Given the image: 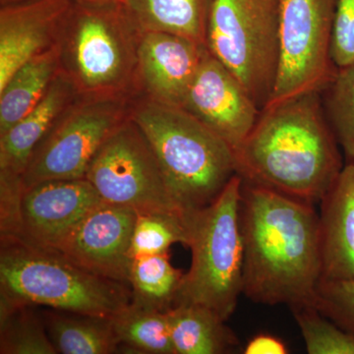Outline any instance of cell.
<instances>
[{
    "label": "cell",
    "instance_id": "d6986e66",
    "mask_svg": "<svg viewBox=\"0 0 354 354\" xmlns=\"http://www.w3.org/2000/svg\"><path fill=\"white\" fill-rule=\"evenodd\" d=\"M122 3L142 32H171L207 46L213 0H124Z\"/></svg>",
    "mask_w": 354,
    "mask_h": 354
},
{
    "label": "cell",
    "instance_id": "9a60e30c",
    "mask_svg": "<svg viewBox=\"0 0 354 354\" xmlns=\"http://www.w3.org/2000/svg\"><path fill=\"white\" fill-rule=\"evenodd\" d=\"M73 0H29L0 7V88L14 72L57 43Z\"/></svg>",
    "mask_w": 354,
    "mask_h": 354
},
{
    "label": "cell",
    "instance_id": "f1b7e54d",
    "mask_svg": "<svg viewBox=\"0 0 354 354\" xmlns=\"http://www.w3.org/2000/svg\"><path fill=\"white\" fill-rule=\"evenodd\" d=\"M25 186L22 174L0 171V232L1 239L19 234L20 209Z\"/></svg>",
    "mask_w": 354,
    "mask_h": 354
},
{
    "label": "cell",
    "instance_id": "7c38bea8",
    "mask_svg": "<svg viewBox=\"0 0 354 354\" xmlns=\"http://www.w3.org/2000/svg\"><path fill=\"white\" fill-rule=\"evenodd\" d=\"M218 135L232 151L257 122L261 109L243 84L209 53H205L183 108Z\"/></svg>",
    "mask_w": 354,
    "mask_h": 354
},
{
    "label": "cell",
    "instance_id": "484cf974",
    "mask_svg": "<svg viewBox=\"0 0 354 354\" xmlns=\"http://www.w3.org/2000/svg\"><path fill=\"white\" fill-rule=\"evenodd\" d=\"M321 95L326 116L346 162H354V64L337 68Z\"/></svg>",
    "mask_w": 354,
    "mask_h": 354
},
{
    "label": "cell",
    "instance_id": "52a82bcc",
    "mask_svg": "<svg viewBox=\"0 0 354 354\" xmlns=\"http://www.w3.org/2000/svg\"><path fill=\"white\" fill-rule=\"evenodd\" d=\"M207 48L262 111L278 75L279 0H213Z\"/></svg>",
    "mask_w": 354,
    "mask_h": 354
},
{
    "label": "cell",
    "instance_id": "ffe728a7",
    "mask_svg": "<svg viewBox=\"0 0 354 354\" xmlns=\"http://www.w3.org/2000/svg\"><path fill=\"white\" fill-rule=\"evenodd\" d=\"M59 71L57 44L19 67L0 88V135L19 122L41 101Z\"/></svg>",
    "mask_w": 354,
    "mask_h": 354
},
{
    "label": "cell",
    "instance_id": "d4e9b609",
    "mask_svg": "<svg viewBox=\"0 0 354 354\" xmlns=\"http://www.w3.org/2000/svg\"><path fill=\"white\" fill-rule=\"evenodd\" d=\"M188 228L181 212L138 213L130 254L133 258L167 252L174 243L187 245Z\"/></svg>",
    "mask_w": 354,
    "mask_h": 354
},
{
    "label": "cell",
    "instance_id": "8992f818",
    "mask_svg": "<svg viewBox=\"0 0 354 354\" xmlns=\"http://www.w3.org/2000/svg\"><path fill=\"white\" fill-rule=\"evenodd\" d=\"M241 189L235 174L212 204L185 214L192 260L174 305H203L225 321L234 313L243 278Z\"/></svg>",
    "mask_w": 354,
    "mask_h": 354
},
{
    "label": "cell",
    "instance_id": "ac0fdd59",
    "mask_svg": "<svg viewBox=\"0 0 354 354\" xmlns=\"http://www.w3.org/2000/svg\"><path fill=\"white\" fill-rule=\"evenodd\" d=\"M176 354H225L239 344L234 330L213 310L180 304L167 311Z\"/></svg>",
    "mask_w": 354,
    "mask_h": 354
},
{
    "label": "cell",
    "instance_id": "8fae6325",
    "mask_svg": "<svg viewBox=\"0 0 354 354\" xmlns=\"http://www.w3.org/2000/svg\"><path fill=\"white\" fill-rule=\"evenodd\" d=\"M137 215L131 208L102 202L51 251L93 274L128 285Z\"/></svg>",
    "mask_w": 354,
    "mask_h": 354
},
{
    "label": "cell",
    "instance_id": "30bf717a",
    "mask_svg": "<svg viewBox=\"0 0 354 354\" xmlns=\"http://www.w3.org/2000/svg\"><path fill=\"white\" fill-rule=\"evenodd\" d=\"M85 178L102 202L137 213L181 212L167 189L152 147L131 116L95 153Z\"/></svg>",
    "mask_w": 354,
    "mask_h": 354
},
{
    "label": "cell",
    "instance_id": "1f68e13d",
    "mask_svg": "<svg viewBox=\"0 0 354 354\" xmlns=\"http://www.w3.org/2000/svg\"><path fill=\"white\" fill-rule=\"evenodd\" d=\"M73 1L81 4H97L108 3V2H123L124 0H73Z\"/></svg>",
    "mask_w": 354,
    "mask_h": 354
},
{
    "label": "cell",
    "instance_id": "e0dca14e",
    "mask_svg": "<svg viewBox=\"0 0 354 354\" xmlns=\"http://www.w3.org/2000/svg\"><path fill=\"white\" fill-rule=\"evenodd\" d=\"M78 95L75 85L59 70L38 104L0 135V171L23 174L35 148Z\"/></svg>",
    "mask_w": 354,
    "mask_h": 354
},
{
    "label": "cell",
    "instance_id": "5b68a950",
    "mask_svg": "<svg viewBox=\"0 0 354 354\" xmlns=\"http://www.w3.org/2000/svg\"><path fill=\"white\" fill-rule=\"evenodd\" d=\"M131 299L127 283L93 274L55 251L17 239H1L0 300L113 317Z\"/></svg>",
    "mask_w": 354,
    "mask_h": 354
},
{
    "label": "cell",
    "instance_id": "7a4b0ae2",
    "mask_svg": "<svg viewBox=\"0 0 354 354\" xmlns=\"http://www.w3.org/2000/svg\"><path fill=\"white\" fill-rule=\"evenodd\" d=\"M339 148L322 95L308 93L261 111L234 150L235 169L244 183L315 205L344 169Z\"/></svg>",
    "mask_w": 354,
    "mask_h": 354
},
{
    "label": "cell",
    "instance_id": "3957f363",
    "mask_svg": "<svg viewBox=\"0 0 354 354\" xmlns=\"http://www.w3.org/2000/svg\"><path fill=\"white\" fill-rule=\"evenodd\" d=\"M131 118L148 139L184 214L209 206L236 174L232 149L185 109L137 95Z\"/></svg>",
    "mask_w": 354,
    "mask_h": 354
},
{
    "label": "cell",
    "instance_id": "d6a6232c",
    "mask_svg": "<svg viewBox=\"0 0 354 354\" xmlns=\"http://www.w3.org/2000/svg\"><path fill=\"white\" fill-rule=\"evenodd\" d=\"M29 1V0H0V7L10 6V4L20 3V2Z\"/></svg>",
    "mask_w": 354,
    "mask_h": 354
},
{
    "label": "cell",
    "instance_id": "277c9868",
    "mask_svg": "<svg viewBox=\"0 0 354 354\" xmlns=\"http://www.w3.org/2000/svg\"><path fill=\"white\" fill-rule=\"evenodd\" d=\"M143 32L122 2L73 1L57 39L59 70L82 95H139Z\"/></svg>",
    "mask_w": 354,
    "mask_h": 354
},
{
    "label": "cell",
    "instance_id": "7402d4cb",
    "mask_svg": "<svg viewBox=\"0 0 354 354\" xmlns=\"http://www.w3.org/2000/svg\"><path fill=\"white\" fill-rule=\"evenodd\" d=\"M184 274L172 266L169 251L133 258L128 274L131 302L167 311L176 304Z\"/></svg>",
    "mask_w": 354,
    "mask_h": 354
},
{
    "label": "cell",
    "instance_id": "4fadbf2b",
    "mask_svg": "<svg viewBox=\"0 0 354 354\" xmlns=\"http://www.w3.org/2000/svg\"><path fill=\"white\" fill-rule=\"evenodd\" d=\"M102 200L86 178L43 181L25 187L16 239L53 250Z\"/></svg>",
    "mask_w": 354,
    "mask_h": 354
},
{
    "label": "cell",
    "instance_id": "cb8c5ba5",
    "mask_svg": "<svg viewBox=\"0 0 354 354\" xmlns=\"http://www.w3.org/2000/svg\"><path fill=\"white\" fill-rule=\"evenodd\" d=\"M31 307L0 300V353L57 354L44 319Z\"/></svg>",
    "mask_w": 354,
    "mask_h": 354
},
{
    "label": "cell",
    "instance_id": "4316f807",
    "mask_svg": "<svg viewBox=\"0 0 354 354\" xmlns=\"http://www.w3.org/2000/svg\"><path fill=\"white\" fill-rule=\"evenodd\" d=\"M309 354H354V335L314 306L291 309Z\"/></svg>",
    "mask_w": 354,
    "mask_h": 354
},
{
    "label": "cell",
    "instance_id": "6da1fadb",
    "mask_svg": "<svg viewBox=\"0 0 354 354\" xmlns=\"http://www.w3.org/2000/svg\"><path fill=\"white\" fill-rule=\"evenodd\" d=\"M242 295L258 304L314 306L322 279L320 216L313 204L242 181Z\"/></svg>",
    "mask_w": 354,
    "mask_h": 354
},
{
    "label": "cell",
    "instance_id": "9c48e42d",
    "mask_svg": "<svg viewBox=\"0 0 354 354\" xmlns=\"http://www.w3.org/2000/svg\"><path fill=\"white\" fill-rule=\"evenodd\" d=\"M337 1L279 0L278 75L265 108L322 93L333 80L337 71L330 53Z\"/></svg>",
    "mask_w": 354,
    "mask_h": 354
},
{
    "label": "cell",
    "instance_id": "f546056e",
    "mask_svg": "<svg viewBox=\"0 0 354 354\" xmlns=\"http://www.w3.org/2000/svg\"><path fill=\"white\" fill-rule=\"evenodd\" d=\"M330 53L337 68L354 64V0L337 1Z\"/></svg>",
    "mask_w": 354,
    "mask_h": 354
},
{
    "label": "cell",
    "instance_id": "ba28073f",
    "mask_svg": "<svg viewBox=\"0 0 354 354\" xmlns=\"http://www.w3.org/2000/svg\"><path fill=\"white\" fill-rule=\"evenodd\" d=\"M135 97L78 95L35 148L22 174L25 187L85 178L95 153L131 116Z\"/></svg>",
    "mask_w": 354,
    "mask_h": 354
},
{
    "label": "cell",
    "instance_id": "2e32d148",
    "mask_svg": "<svg viewBox=\"0 0 354 354\" xmlns=\"http://www.w3.org/2000/svg\"><path fill=\"white\" fill-rule=\"evenodd\" d=\"M320 205L321 279L354 281V162H346Z\"/></svg>",
    "mask_w": 354,
    "mask_h": 354
},
{
    "label": "cell",
    "instance_id": "5bb4252c",
    "mask_svg": "<svg viewBox=\"0 0 354 354\" xmlns=\"http://www.w3.org/2000/svg\"><path fill=\"white\" fill-rule=\"evenodd\" d=\"M207 46L165 32H144L138 48L139 95L183 108Z\"/></svg>",
    "mask_w": 354,
    "mask_h": 354
},
{
    "label": "cell",
    "instance_id": "83f0119b",
    "mask_svg": "<svg viewBox=\"0 0 354 354\" xmlns=\"http://www.w3.org/2000/svg\"><path fill=\"white\" fill-rule=\"evenodd\" d=\"M314 307L354 335V281L321 279Z\"/></svg>",
    "mask_w": 354,
    "mask_h": 354
},
{
    "label": "cell",
    "instance_id": "44dd1931",
    "mask_svg": "<svg viewBox=\"0 0 354 354\" xmlns=\"http://www.w3.org/2000/svg\"><path fill=\"white\" fill-rule=\"evenodd\" d=\"M44 321L57 353L111 354L120 351L111 317L55 310L46 313Z\"/></svg>",
    "mask_w": 354,
    "mask_h": 354
},
{
    "label": "cell",
    "instance_id": "4dcf8cb0",
    "mask_svg": "<svg viewBox=\"0 0 354 354\" xmlns=\"http://www.w3.org/2000/svg\"><path fill=\"white\" fill-rule=\"evenodd\" d=\"M244 354H286L288 346L285 342L274 335L268 334L256 335L247 342L243 349Z\"/></svg>",
    "mask_w": 354,
    "mask_h": 354
},
{
    "label": "cell",
    "instance_id": "603a6c76",
    "mask_svg": "<svg viewBox=\"0 0 354 354\" xmlns=\"http://www.w3.org/2000/svg\"><path fill=\"white\" fill-rule=\"evenodd\" d=\"M111 319L120 348L136 353L176 354L167 311L130 302Z\"/></svg>",
    "mask_w": 354,
    "mask_h": 354
}]
</instances>
